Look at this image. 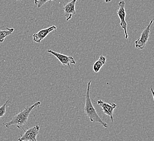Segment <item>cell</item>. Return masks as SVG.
<instances>
[{
    "instance_id": "obj_1",
    "label": "cell",
    "mask_w": 154,
    "mask_h": 141,
    "mask_svg": "<svg viewBox=\"0 0 154 141\" xmlns=\"http://www.w3.org/2000/svg\"><path fill=\"white\" fill-rule=\"evenodd\" d=\"M41 104V102H37L32 105L26 107L24 110L21 111L15 115L11 121L7 123H4L3 125L6 128H9V126L12 125H15L18 129H21L25 131L24 128L27 126V120L30 112L35 108L39 107Z\"/></svg>"
},
{
    "instance_id": "obj_2",
    "label": "cell",
    "mask_w": 154,
    "mask_h": 141,
    "mask_svg": "<svg viewBox=\"0 0 154 141\" xmlns=\"http://www.w3.org/2000/svg\"><path fill=\"white\" fill-rule=\"evenodd\" d=\"M91 81H89L88 83L87 91L85 95V102L84 107V111L85 115L89 118L90 121L91 122L96 123L101 125L105 128H107L108 125L106 122H104L97 113L94 106L92 105V102L90 96V90Z\"/></svg>"
},
{
    "instance_id": "obj_3",
    "label": "cell",
    "mask_w": 154,
    "mask_h": 141,
    "mask_svg": "<svg viewBox=\"0 0 154 141\" xmlns=\"http://www.w3.org/2000/svg\"><path fill=\"white\" fill-rule=\"evenodd\" d=\"M153 19H152L148 25L143 31L141 35L138 40L135 41V47L139 50H143L147 42L148 41L150 32V27L153 22Z\"/></svg>"
},
{
    "instance_id": "obj_4",
    "label": "cell",
    "mask_w": 154,
    "mask_h": 141,
    "mask_svg": "<svg viewBox=\"0 0 154 141\" xmlns=\"http://www.w3.org/2000/svg\"><path fill=\"white\" fill-rule=\"evenodd\" d=\"M125 2L124 1H121L118 4V9L117 10V14L118 15L119 18L120 20V24L122 27V28L124 30L125 38L126 39L128 38V31H127V27H128V24L125 20L126 18V10L125 8Z\"/></svg>"
},
{
    "instance_id": "obj_5",
    "label": "cell",
    "mask_w": 154,
    "mask_h": 141,
    "mask_svg": "<svg viewBox=\"0 0 154 141\" xmlns=\"http://www.w3.org/2000/svg\"><path fill=\"white\" fill-rule=\"evenodd\" d=\"M40 127L38 124L32 128L25 130L23 135H21V137L18 138L19 141H37V136L38 135Z\"/></svg>"
},
{
    "instance_id": "obj_6",
    "label": "cell",
    "mask_w": 154,
    "mask_h": 141,
    "mask_svg": "<svg viewBox=\"0 0 154 141\" xmlns=\"http://www.w3.org/2000/svg\"><path fill=\"white\" fill-rule=\"evenodd\" d=\"M96 103L101 107L104 114L109 116L112 122H114L113 112H114V110L116 108V106H117L116 104L114 103H112L111 104L106 103L101 99L98 100Z\"/></svg>"
},
{
    "instance_id": "obj_7",
    "label": "cell",
    "mask_w": 154,
    "mask_h": 141,
    "mask_svg": "<svg viewBox=\"0 0 154 141\" xmlns=\"http://www.w3.org/2000/svg\"><path fill=\"white\" fill-rule=\"evenodd\" d=\"M47 52L51 53L54 56H55L57 59L59 60L62 65H64V66H67L68 68H70L71 64H76V61L71 56H66V55L62 54L61 53L56 52L51 50H47Z\"/></svg>"
},
{
    "instance_id": "obj_8",
    "label": "cell",
    "mask_w": 154,
    "mask_h": 141,
    "mask_svg": "<svg viewBox=\"0 0 154 141\" xmlns=\"http://www.w3.org/2000/svg\"><path fill=\"white\" fill-rule=\"evenodd\" d=\"M57 29V27L55 26H52L48 27L47 28L41 30L33 35V40L35 42L39 43L42 40H43L50 33L54 30L56 31Z\"/></svg>"
},
{
    "instance_id": "obj_9",
    "label": "cell",
    "mask_w": 154,
    "mask_h": 141,
    "mask_svg": "<svg viewBox=\"0 0 154 141\" xmlns=\"http://www.w3.org/2000/svg\"><path fill=\"white\" fill-rule=\"evenodd\" d=\"M80 1L81 0H79V1ZM77 1V0H72L69 2L65 4L63 7V9L65 13V16L67 21L71 20L72 18V16L76 14L75 7Z\"/></svg>"
},
{
    "instance_id": "obj_10",
    "label": "cell",
    "mask_w": 154,
    "mask_h": 141,
    "mask_svg": "<svg viewBox=\"0 0 154 141\" xmlns=\"http://www.w3.org/2000/svg\"><path fill=\"white\" fill-rule=\"evenodd\" d=\"M106 62V58L102 55L100 56L98 60L95 62L94 64L92 66L93 70L95 73L99 72L102 67L105 64Z\"/></svg>"
},
{
    "instance_id": "obj_11",
    "label": "cell",
    "mask_w": 154,
    "mask_h": 141,
    "mask_svg": "<svg viewBox=\"0 0 154 141\" xmlns=\"http://www.w3.org/2000/svg\"><path fill=\"white\" fill-rule=\"evenodd\" d=\"M6 28L7 30H0V43H2L5 39L6 38L7 36L11 35L12 33L14 30V29L13 28H9L8 27H7Z\"/></svg>"
},
{
    "instance_id": "obj_12",
    "label": "cell",
    "mask_w": 154,
    "mask_h": 141,
    "mask_svg": "<svg viewBox=\"0 0 154 141\" xmlns=\"http://www.w3.org/2000/svg\"><path fill=\"white\" fill-rule=\"evenodd\" d=\"M9 100H7L5 103L3 104L2 105L0 106V117H2L4 116L5 114H6V106L7 104L9 103Z\"/></svg>"
},
{
    "instance_id": "obj_13",
    "label": "cell",
    "mask_w": 154,
    "mask_h": 141,
    "mask_svg": "<svg viewBox=\"0 0 154 141\" xmlns=\"http://www.w3.org/2000/svg\"><path fill=\"white\" fill-rule=\"evenodd\" d=\"M54 0H35V4L38 8H41L42 6L44 5L45 3H47L49 1H52Z\"/></svg>"
},
{
    "instance_id": "obj_14",
    "label": "cell",
    "mask_w": 154,
    "mask_h": 141,
    "mask_svg": "<svg viewBox=\"0 0 154 141\" xmlns=\"http://www.w3.org/2000/svg\"><path fill=\"white\" fill-rule=\"evenodd\" d=\"M150 90H151V93H152V97H153V98L154 99V91H153V88H152V87H151V88H150Z\"/></svg>"
},
{
    "instance_id": "obj_15",
    "label": "cell",
    "mask_w": 154,
    "mask_h": 141,
    "mask_svg": "<svg viewBox=\"0 0 154 141\" xmlns=\"http://www.w3.org/2000/svg\"><path fill=\"white\" fill-rule=\"evenodd\" d=\"M105 2H106V3H108V2H109L111 1V0H103Z\"/></svg>"
},
{
    "instance_id": "obj_16",
    "label": "cell",
    "mask_w": 154,
    "mask_h": 141,
    "mask_svg": "<svg viewBox=\"0 0 154 141\" xmlns=\"http://www.w3.org/2000/svg\"><path fill=\"white\" fill-rule=\"evenodd\" d=\"M17 1H20V0H17Z\"/></svg>"
}]
</instances>
